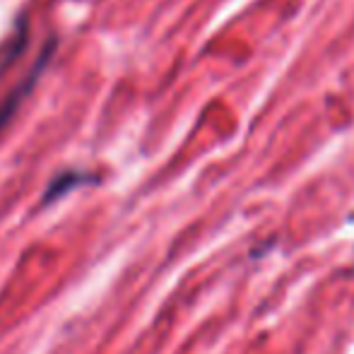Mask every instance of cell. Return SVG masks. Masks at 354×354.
I'll use <instances>...</instances> for the list:
<instances>
[{
  "label": "cell",
  "mask_w": 354,
  "mask_h": 354,
  "mask_svg": "<svg viewBox=\"0 0 354 354\" xmlns=\"http://www.w3.org/2000/svg\"><path fill=\"white\" fill-rule=\"evenodd\" d=\"M53 48H56V44L51 41V44H48V46H46V51L41 53V58H39V63H37V66H34L32 71H29L27 77H24L22 82H19L17 87H15L12 92L8 94V99H3V106H0V133H3V128L8 126V123L15 118V113H17L19 104L24 102V97H27V94L34 89V84H37L39 75L44 73V68H46L48 58H51Z\"/></svg>",
  "instance_id": "cell-1"
},
{
  "label": "cell",
  "mask_w": 354,
  "mask_h": 354,
  "mask_svg": "<svg viewBox=\"0 0 354 354\" xmlns=\"http://www.w3.org/2000/svg\"><path fill=\"white\" fill-rule=\"evenodd\" d=\"M87 181H97V178H94L92 174H82V171H66V174H61V176H56L51 183H48L46 196H44V203L56 201V198L66 196L68 191H73V188L82 186V183H87Z\"/></svg>",
  "instance_id": "cell-2"
}]
</instances>
